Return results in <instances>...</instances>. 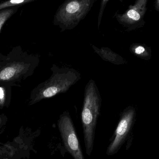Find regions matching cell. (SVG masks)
<instances>
[{"label": "cell", "instance_id": "1", "mask_svg": "<svg viewBox=\"0 0 159 159\" xmlns=\"http://www.w3.org/2000/svg\"><path fill=\"white\" fill-rule=\"evenodd\" d=\"M39 62L38 55L30 54L20 46L6 55L0 53V87H20L33 74Z\"/></svg>", "mask_w": 159, "mask_h": 159}, {"label": "cell", "instance_id": "2", "mask_svg": "<svg viewBox=\"0 0 159 159\" xmlns=\"http://www.w3.org/2000/svg\"><path fill=\"white\" fill-rule=\"evenodd\" d=\"M49 79L38 84L31 92L28 105L32 106L44 99L65 93L81 78L80 73L71 68H60L53 64Z\"/></svg>", "mask_w": 159, "mask_h": 159}, {"label": "cell", "instance_id": "3", "mask_svg": "<svg viewBox=\"0 0 159 159\" xmlns=\"http://www.w3.org/2000/svg\"><path fill=\"white\" fill-rule=\"evenodd\" d=\"M102 99L95 81L90 79L84 92L81 118L86 152L90 156L93 149L95 129L100 115Z\"/></svg>", "mask_w": 159, "mask_h": 159}, {"label": "cell", "instance_id": "4", "mask_svg": "<svg viewBox=\"0 0 159 159\" xmlns=\"http://www.w3.org/2000/svg\"><path fill=\"white\" fill-rule=\"evenodd\" d=\"M58 127L65 148L74 159H85L70 113L63 112L58 120Z\"/></svg>", "mask_w": 159, "mask_h": 159}, {"label": "cell", "instance_id": "5", "mask_svg": "<svg viewBox=\"0 0 159 159\" xmlns=\"http://www.w3.org/2000/svg\"><path fill=\"white\" fill-rule=\"evenodd\" d=\"M135 116L136 111L132 106L128 107L121 113L114 134V139L107 150L108 156H112L117 153L125 143L131 130Z\"/></svg>", "mask_w": 159, "mask_h": 159}, {"label": "cell", "instance_id": "6", "mask_svg": "<svg viewBox=\"0 0 159 159\" xmlns=\"http://www.w3.org/2000/svg\"><path fill=\"white\" fill-rule=\"evenodd\" d=\"M148 0H136L135 4L131 6L123 16V21L126 22L132 30L144 26V20L147 11V5Z\"/></svg>", "mask_w": 159, "mask_h": 159}, {"label": "cell", "instance_id": "7", "mask_svg": "<svg viewBox=\"0 0 159 159\" xmlns=\"http://www.w3.org/2000/svg\"><path fill=\"white\" fill-rule=\"evenodd\" d=\"M92 47L94 52L105 61L118 65L127 63V61L121 56L113 52L109 48L102 47V48H98L94 46Z\"/></svg>", "mask_w": 159, "mask_h": 159}, {"label": "cell", "instance_id": "8", "mask_svg": "<svg viewBox=\"0 0 159 159\" xmlns=\"http://www.w3.org/2000/svg\"><path fill=\"white\" fill-rule=\"evenodd\" d=\"M130 51L139 58L148 61L152 57V50L145 44L133 43L131 45Z\"/></svg>", "mask_w": 159, "mask_h": 159}, {"label": "cell", "instance_id": "9", "mask_svg": "<svg viewBox=\"0 0 159 159\" xmlns=\"http://www.w3.org/2000/svg\"><path fill=\"white\" fill-rule=\"evenodd\" d=\"M11 89L12 88L6 86L0 87V109L9 107L11 103Z\"/></svg>", "mask_w": 159, "mask_h": 159}, {"label": "cell", "instance_id": "10", "mask_svg": "<svg viewBox=\"0 0 159 159\" xmlns=\"http://www.w3.org/2000/svg\"><path fill=\"white\" fill-rule=\"evenodd\" d=\"M20 7H14L0 10V33L6 22L15 15Z\"/></svg>", "mask_w": 159, "mask_h": 159}, {"label": "cell", "instance_id": "11", "mask_svg": "<svg viewBox=\"0 0 159 159\" xmlns=\"http://www.w3.org/2000/svg\"><path fill=\"white\" fill-rule=\"evenodd\" d=\"M30 0H4L0 2V10L20 6L30 2Z\"/></svg>", "mask_w": 159, "mask_h": 159}, {"label": "cell", "instance_id": "12", "mask_svg": "<svg viewBox=\"0 0 159 159\" xmlns=\"http://www.w3.org/2000/svg\"><path fill=\"white\" fill-rule=\"evenodd\" d=\"M80 5L76 2H72L67 5L66 10L69 13H75L79 10Z\"/></svg>", "mask_w": 159, "mask_h": 159}, {"label": "cell", "instance_id": "13", "mask_svg": "<svg viewBox=\"0 0 159 159\" xmlns=\"http://www.w3.org/2000/svg\"><path fill=\"white\" fill-rule=\"evenodd\" d=\"M155 7L156 10L159 12V0H156Z\"/></svg>", "mask_w": 159, "mask_h": 159}]
</instances>
